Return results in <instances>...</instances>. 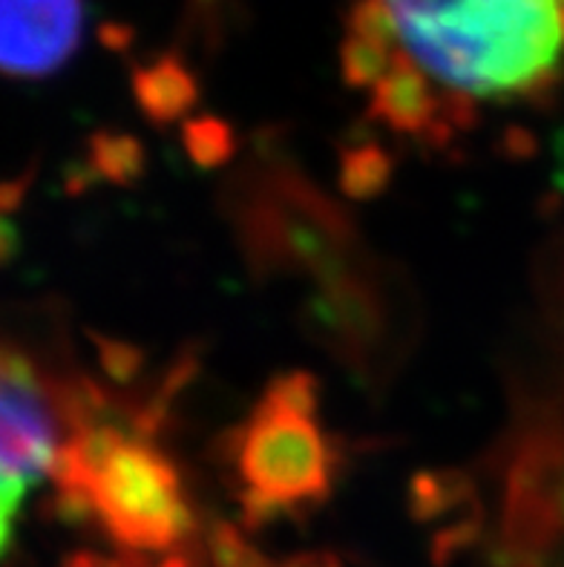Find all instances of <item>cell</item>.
<instances>
[{"label":"cell","instance_id":"obj_1","mask_svg":"<svg viewBox=\"0 0 564 567\" xmlns=\"http://www.w3.org/2000/svg\"><path fill=\"white\" fill-rule=\"evenodd\" d=\"M392 52L429 90L470 107L553 84L564 61V0H383Z\"/></svg>","mask_w":564,"mask_h":567},{"label":"cell","instance_id":"obj_2","mask_svg":"<svg viewBox=\"0 0 564 567\" xmlns=\"http://www.w3.org/2000/svg\"><path fill=\"white\" fill-rule=\"evenodd\" d=\"M50 478L66 522H95L124 550H173L193 527L176 464L99 415L72 430Z\"/></svg>","mask_w":564,"mask_h":567},{"label":"cell","instance_id":"obj_3","mask_svg":"<svg viewBox=\"0 0 564 567\" xmlns=\"http://www.w3.org/2000/svg\"><path fill=\"white\" fill-rule=\"evenodd\" d=\"M234 458L243 502L254 516L294 513L326 498L335 453L306 378H288L265 395L236 435Z\"/></svg>","mask_w":564,"mask_h":567},{"label":"cell","instance_id":"obj_4","mask_svg":"<svg viewBox=\"0 0 564 567\" xmlns=\"http://www.w3.org/2000/svg\"><path fill=\"white\" fill-rule=\"evenodd\" d=\"M84 35V0H0V75L47 79Z\"/></svg>","mask_w":564,"mask_h":567},{"label":"cell","instance_id":"obj_5","mask_svg":"<svg viewBox=\"0 0 564 567\" xmlns=\"http://www.w3.org/2000/svg\"><path fill=\"white\" fill-rule=\"evenodd\" d=\"M139 86H142V95L151 101L153 107H180L185 104L187 99L193 95V84L191 75L185 72V66L180 61H173V58H165V61H158L153 70H144L139 75Z\"/></svg>","mask_w":564,"mask_h":567},{"label":"cell","instance_id":"obj_6","mask_svg":"<svg viewBox=\"0 0 564 567\" xmlns=\"http://www.w3.org/2000/svg\"><path fill=\"white\" fill-rule=\"evenodd\" d=\"M23 498H27L23 489L12 487V484L0 478V556L7 554L9 547H12L14 518H18Z\"/></svg>","mask_w":564,"mask_h":567},{"label":"cell","instance_id":"obj_7","mask_svg":"<svg viewBox=\"0 0 564 567\" xmlns=\"http://www.w3.org/2000/svg\"><path fill=\"white\" fill-rule=\"evenodd\" d=\"M14 251H18V234H14L12 223H7V219L0 216V266H3Z\"/></svg>","mask_w":564,"mask_h":567},{"label":"cell","instance_id":"obj_8","mask_svg":"<svg viewBox=\"0 0 564 567\" xmlns=\"http://www.w3.org/2000/svg\"><path fill=\"white\" fill-rule=\"evenodd\" d=\"M193 3H196V7H199L202 12H207V9H214L216 3H219V0H193Z\"/></svg>","mask_w":564,"mask_h":567}]
</instances>
